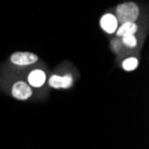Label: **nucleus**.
I'll return each instance as SVG.
<instances>
[{
    "label": "nucleus",
    "instance_id": "f03ea898",
    "mask_svg": "<svg viewBox=\"0 0 149 149\" xmlns=\"http://www.w3.org/2000/svg\"><path fill=\"white\" fill-rule=\"evenodd\" d=\"M38 57L33 53L31 52H16L13 54L11 56V61L16 65H30L35 63Z\"/></svg>",
    "mask_w": 149,
    "mask_h": 149
},
{
    "label": "nucleus",
    "instance_id": "423d86ee",
    "mask_svg": "<svg viewBox=\"0 0 149 149\" xmlns=\"http://www.w3.org/2000/svg\"><path fill=\"white\" fill-rule=\"evenodd\" d=\"M28 81L32 87L39 88L46 82V74L41 70H34L29 74Z\"/></svg>",
    "mask_w": 149,
    "mask_h": 149
},
{
    "label": "nucleus",
    "instance_id": "7ed1b4c3",
    "mask_svg": "<svg viewBox=\"0 0 149 149\" xmlns=\"http://www.w3.org/2000/svg\"><path fill=\"white\" fill-rule=\"evenodd\" d=\"M12 95L16 99L27 100L31 97L32 89L28 84L23 82V81H18V82H15L13 86Z\"/></svg>",
    "mask_w": 149,
    "mask_h": 149
},
{
    "label": "nucleus",
    "instance_id": "0eeeda50",
    "mask_svg": "<svg viewBox=\"0 0 149 149\" xmlns=\"http://www.w3.org/2000/svg\"><path fill=\"white\" fill-rule=\"evenodd\" d=\"M138 31V25L135 22H126L121 24V26L117 31V36L119 37H124L134 35Z\"/></svg>",
    "mask_w": 149,
    "mask_h": 149
},
{
    "label": "nucleus",
    "instance_id": "1a4fd4ad",
    "mask_svg": "<svg viewBox=\"0 0 149 149\" xmlns=\"http://www.w3.org/2000/svg\"><path fill=\"white\" fill-rule=\"evenodd\" d=\"M121 42H123V45H125L126 47H135L138 44L137 38L134 35H130V36H124L123 37V39H121Z\"/></svg>",
    "mask_w": 149,
    "mask_h": 149
},
{
    "label": "nucleus",
    "instance_id": "39448f33",
    "mask_svg": "<svg viewBox=\"0 0 149 149\" xmlns=\"http://www.w3.org/2000/svg\"><path fill=\"white\" fill-rule=\"evenodd\" d=\"M101 28L107 33H113L117 30L118 21L112 13H106L100 20Z\"/></svg>",
    "mask_w": 149,
    "mask_h": 149
},
{
    "label": "nucleus",
    "instance_id": "6e6552de",
    "mask_svg": "<svg viewBox=\"0 0 149 149\" xmlns=\"http://www.w3.org/2000/svg\"><path fill=\"white\" fill-rule=\"evenodd\" d=\"M139 65V61L138 59H136L135 57H130V58H127L123 61V68L125 70V71H133L135 70L138 67Z\"/></svg>",
    "mask_w": 149,
    "mask_h": 149
},
{
    "label": "nucleus",
    "instance_id": "f257e3e1",
    "mask_svg": "<svg viewBox=\"0 0 149 149\" xmlns=\"http://www.w3.org/2000/svg\"><path fill=\"white\" fill-rule=\"evenodd\" d=\"M139 15V8L133 2H127L120 4L116 8V19L123 24L126 22H134L137 21Z\"/></svg>",
    "mask_w": 149,
    "mask_h": 149
},
{
    "label": "nucleus",
    "instance_id": "9d476101",
    "mask_svg": "<svg viewBox=\"0 0 149 149\" xmlns=\"http://www.w3.org/2000/svg\"><path fill=\"white\" fill-rule=\"evenodd\" d=\"M112 46H113V48L115 52H117L120 48V43L117 41V40H115V41H113L112 42Z\"/></svg>",
    "mask_w": 149,
    "mask_h": 149
},
{
    "label": "nucleus",
    "instance_id": "20e7f679",
    "mask_svg": "<svg viewBox=\"0 0 149 149\" xmlns=\"http://www.w3.org/2000/svg\"><path fill=\"white\" fill-rule=\"evenodd\" d=\"M49 85L54 88H69L72 86L73 79L70 74H66L65 76L53 75L49 79Z\"/></svg>",
    "mask_w": 149,
    "mask_h": 149
}]
</instances>
